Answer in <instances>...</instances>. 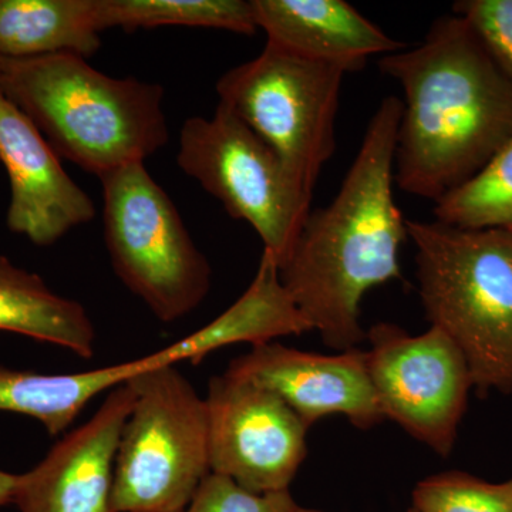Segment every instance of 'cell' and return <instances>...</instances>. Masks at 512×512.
Listing matches in <instances>:
<instances>
[{"label":"cell","mask_w":512,"mask_h":512,"mask_svg":"<svg viewBox=\"0 0 512 512\" xmlns=\"http://www.w3.org/2000/svg\"><path fill=\"white\" fill-rule=\"evenodd\" d=\"M403 101L384 97L338 194L311 210L279 262V276L312 330L346 352L366 340L360 303L367 292L402 281L406 221L394 202V151Z\"/></svg>","instance_id":"1"},{"label":"cell","mask_w":512,"mask_h":512,"mask_svg":"<svg viewBox=\"0 0 512 512\" xmlns=\"http://www.w3.org/2000/svg\"><path fill=\"white\" fill-rule=\"evenodd\" d=\"M379 67L404 93L394 184L406 194L436 204L512 137V86L460 16H440Z\"/></svg>","instance_id":"2"},{"label":"cell","mask_w":512,"mask_h":512,"mask_svg":"<svg viewBox=\"0 0 512 512\" xmlns=\"http://www.w3.org/2000/svg\"><path fill=\"white\" fill-rule=\"evenodd\" d=\"M0 92L56 151L97 178L146 163L167 144L160 84L99 72L86 57H0Z\"/></svg>","instance_id":"3"},{"label":"cell","mask_w":512,"mask_h":512,"mask_svg":"<svg viewBox=\"0 0 512 512\" xmlns=\"http://www.w3.org/2000/svg\"><path fill=\"white\" fill-rule=\"evenodd\" d=\"M426 318L461 350L478 396L512 393V232L406 221Z\"/></svg>","instance_id":"4"},{"label":"cell","mask_w":512,"mask_h":512,"mask_svg":"<svg viewBox=\"0 0 512 512\" xmlns=\"http://www.w3.org/2000/svg\"><path fill=\"white\" fill-rule=\"evenodd\" d=\"M130 382L136 402L121 431L111 511L181 512L211 473L207 403L175 365Z\"/></svg>","instance_id":"5"},{"label":"cell","mask_w":512,"mask_h":512,"mask_svg":"<svg viewBox=\"0 0 512 512\" xmlns=\"http://www.w3.org/2000/svg\"><path fill=\"white\" fill-rule=\"evenodd\" d=\"M99 180L104 241L120 281L161 322L190 315L210 292L211 266L170 195L146 163L127 165Z\"/></svg>","instance_id":"6"},{"label":"cell","mask_w":512,"mask_h":512,"mask_svg":"<svg viewBox=\"0 0 512 512\" xmlns=\"http://www.w3.org/2000/svg\"><path fill=\"white\" fill-rule=\"evenodd\" d=\"M346 72L338 64L298 55L266 42L254 59L232 67L217 82L227 106L313 194L336 150V114Z\"/></svg>","instance_id":"7"},{"label":"cell","mask_w":512,"mask_h":512,"mask_svg":"<svg viewBox=\"0 0 512 512\" xmlns=\"http://www.w3.org/2000/svg\"><path fill=\"white\" fill-rule=\"evenodd\" d=\"M177 163L221 202L229 217L251 225L279 265L311 212L313 194L278 154L218 103L211 117L185 121Z\"/></svg>","instance_id":"8"},{"label":"cell","mask_w":512,"mask_h":512,"mask_svg":"<svg viewBox=\"0 0 512 512\" xmlns=\"http://www.w3.org/2000/svg\"><path fill=\"white\" fill-rule=\"evenodd\" d=\"M366 340L367 373L384 419L450 456L474 387L456 343L434 326L414 336L386 322L367 330Z\"/></svg>","instance_id":"9"},{"label":"cell","mask_w":512,"mask_h":512,"mask_svg":"<svg viewBox=\"0 0 512 512\" xmlns=\"http://www.w3.org/2000/svg\"><path fill=\"white\" fill-rule=\"evenodd\" d=\"M211 473L254 494L289 490L308 456V426L274 392L225 372L205 397Z\"/></svg>","instance_id":"10"},{"label":"cell","mask_w":512,"mask_h":512,"mask_svg":"<svg viewBox=\"0 0 512 512\" xmlns=\"http://www.w3.org/2000/svg\"><path fill=\"white\" fill-rule=\"evenodd\" d=\"M228 373L278 394L311 429L323 417L342 414L360 430L384 416L370 383L365 350L320 355L271 342L229 363Z\"/></svg>","instance_id":"11"},{"label":"cell","mask_w":512,"mask_h":512,"mask_svg":"<svg viewBox=\"0 0 512 512\" xmlns=\"http://www.w3.org/2000/svg\"><path fill=\"white\" fill-rule=\"evenodd\" d=\"M136 402L130 380L114 387L92 419L70 431L28 473L20 474V512H113L121 431Z\"/></svg>","instance_id":"12"},{"label":"cell","mask_w":512,"mask_h":512,"mask_svg":"<svg viewBox=\"0 0 512 512\" xmlns=\"http://www.w3.org/2000/svg\"><path fill=\"white\" fill-rule=\"evenodd\" d=\"M0 164L9 177L6 225L36 247L56 244L96 218L92 198L64 171L45 137L0 92Z\"/></svg>","instance_id":"13"},{"label":"cell","mask_w":512,"mask_h":512,"mask_svg":"<svg viewBox=\"0 0 512 512\" xmlns=\"http://www.w3.org/2000/svg\"><path fill=\"white\" fill-rule=\"evenodd\" d=\"M266 42L309 59L338 64L348 73L365 69L375 55H392L406 43L387 36L345 0H251Z\"/></svg>","instance_id":"14"},{"label":"cell","mask_w":512,"mask_h":512,"mask_svg":"<svg viewBox=\"0 0 512 512\" xmlns=\"http://www.w3.org/2000/svg\"><path fill=\"white\" fill-rule=\"evenodd\" d=\"M311 330L312 326L282 284L278 262L264 251L251 285L237 302L208 325L167 348L157 350L153 356L157 365H177L180 362L197 365L205 356L225 346L251 343L254 348Z\"/></svg>","instance_id":"15"},{"label":"cell","mask_w":512,"mask_h":512,"mask_svg":"<svg viewBox=\"0 0 512 512\" xmlns=\"http://www.w3.org/2000/svg\"><path fill=\"white\" fill-rule=\"evenodd\" d=\"M153 366L150 355L79 373L29 372L0 366V412L32 417L52 436L72 426L94 397Z\"/></svg>","instance_id":"16"},{"label":"cell","mask_w":512,"mask_h":512,"mask_svg":"<svg viewBox=\"0 0 512 512\" xmlns=\"http://www.w3.org/2000/svg\"><path fill=\"white\" fill-rule=\"evenodd\" d=\"M0 330L50 343L90 359L96 329L82 303L64 298L39 275L0 255Z\"/></svg>","instance_id":"17"},{"label":"cell","mask_w":512,"mask_h":512,"mask_svg":"<svg viewBox=\"0 0 512 512\" xmlns=\"http://www.w3.org/2000/svg\"><path fill=\"white\" fill-rule=\"evenodd\" d=\"M97 0H0V57L32 59L101 47Z\"/></svg>","instance_id":"18"},{"label":"cell","mask_w":512,"mask_h":512,"mask_svg":"<svg viewBox=\"0 0 512 512\" xmlns=\"http://www.w3.org/2000/svg\"><path fill=\"white\" fill-rule=\"evenodd\" d=\"M101 32L188 26L228 30L239 35L258 32L251 0H97Z\"/></svg>","instance_id":"19"},{"label":"cell","mask_w":512,"mask_h":512,"mask_svg":"<svg viewBox=\"0 0 512 512\" xmlns=\"http://www.w3.org/2000/svg\"><path fill=\"white\" fill-rule=\"evenodd\" d=\"M434 218L470 229L512 225V137L473 178L436 202Z\"/></svg>","instance_id":"20"},{"label":"cell","mask_w":512,"mask_h":512,"mask_svg":"<svg viewBox=\"0 0 512 512\" xmlns=\"http://www.w3.org/2000/svg\"><path fill=\"white\" fill-rule=\"evenodd\" d=\"M417 512H512V480L488 483L447 471L421 480L413 491Z\"/></svg>","instance_id":"21"},{"label":"cell","mask_w":512,"mask_h":512,"mask_svg":"<svg viewBox=\"0 0 512 512\" xmlns=\"http://www.w3.org/2000/svg\"><path fill=\"white\" fill-rule=\"evenodd\" d=\"M453 13L466 20L512 86V0H460Z\"/></svg>","instance_id":"22"},{"label":"cell","mask_w":512,"mask_h":512,"mask_svg":"<svg viewBox=\"0 0 512 512\" xmlns=\"http://www.w3.org/2000/svg\"><path fill=\"white\" fill-rule=\"evenodd\" d=\"M298 507L289 490L254 494L231 478L210 473L181 512H295Z\"/></svg>","instance_id":"23"},{"label":"cell","mask_w":512,"mask_h":512,"mask_svg":"<svg viewBox=\"0 0 512 512\" xmlns=\"http://www.w3.org/2000/svg\"><path fill=\"white\" fill-rule=\"evenodd\" d=\"M19 484L20 474H13L8 473V471L0 470V507L10 503L15 504Z\"/></svg>","instance_id":"24"},{"label":"cell","mask_w":512,"mask_h":512,"mask_svg":"<svg viewBox=\"0 0 512 512\" xmlns=\"http://www.w3.org/2000/svg\"><path fill=\"white\" fill-rule=\"evenodd\" d=\"M295 512H323V511L313 510V508L298 507V508H296Z\"/></svg>","instance_id":"25"},{"label":"cell","mask_w":512,"mask_h":512,"mask_svg":"<svg viewBox=\"0 0 512 512\" xmlns=\"http://www.w3.org/2000/svg\"><path fill=\"white\" fill-rule=\"evenodd\" d=\"M407 512H417L416 510H414L413 507H410L409 510H407Z\"/></svg>","instance_id":"26"},{"label":"cell","mask_w":512,"mask_h":512,"mask_svg":"<svg viewBox=\"0 0 512 512\" xmlns=\"http://www.w3.org/2000/svg\"><path fill=\"white\" fill-rule=\"evenodd\" d=\"M505 229H508V231H511V232H512V225H510V227L505 228Z\"/></svg>","instance_id":"27"}]
</instances>
